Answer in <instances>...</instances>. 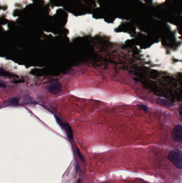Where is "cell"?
Here are the masks:
<instances>
[{"label":"cell","instance_id":"4","mask_svg":"<svg viewBox=\"0 0 182 183\" xmlns=\"http://www.w3.org/2000/svg\"><path fill=\"white\" fill-rule=\"evenodd\" d=\"M63 128L65 129L68 138L70 140H72L73 138V131H72V129L71 128L70 125L67 123H64Z\"/></svg>","mask_w":182,"mask_h":183},{"label":"cell","instance_id":"11","mask_svg":"<svg viewBox=\"0 0 182 183\" xmlns=\"http://www.w3.org/2000/svg\"><path fill=\"white\" fill-rule=\"evenodd\" d=\"M5 85L2 83H0V87H5Z\"/></svg>","mask_w":182,"mask_h":183},{"label":"cell","instance_id":"8","mask_svg":"<svg viewBox=\"0 0 182 183\" xmlns=\"http://www.w3.org/2000/svg\"><path fill=\"white\" fill-rule=\"evenodd\" d=\"M55 118H56V121L57 122V123H58V124L60 125V126H61L62 127V128H63V126H64V123L62 122V120L58 117V116H55Z\"/></svg>","mask_w":182,"mask_h":183},{"label":"cell","instance_id":"1","mask_svg":"<svg viewBox=\"0 0 182 183\" xmlns=\"http://www.w3.org/2000/svg\"><path fill=\"white\" fill-rule=\"evenodd\" d=\"M168 158L176 168L182 169V152L180 150H171L168 154Z\"/></svg>","mask_w":182,"mask_h":183},{"label":"cell","instance_id":"5","mask_svg":"<svg viewBox=\"0 0 182 183\" xmlns=\"http://www.w3.org/2000/svg\"><path fill=\"white\" fill-rule=\"evenodd\" d=\"M157 102L159 104L165 107H170L173 105V104L170 101L163 99H157Z\"/></svg>","mask_w":182,"mask_h":183},{"label":"cell","instance_id":"10","mask_svg":"<svg viewBox=\"0 0 182 183\" xmlns=\"http://www.w3.org/2000/svg\"><path fill=\"white\" fill-rule=\"evenodd\" d=\"M77 152H78V155H79V157H80V158H81L82 161H84V159H83V157L82 155H81V153H80V152L79 151V150H77Z\"/></svg>","mask_w":182,"mask_h":183},{"label":"cell","instance_id":"7","mask_svg":"<svg viewBox=\"0 0 182 183\" xmlns=\"http://www.w3.org/2000/svg\"><path fill=\"white\" fill-rule=\"evenodd\" d=\"M18 101H19V100L17 98H14L11 99L9 100V103H10V104H17Z\"/></svg>","mask_w":182,"mask_h":183},{"label":"cell","instance_id":"9","mask_svg":"<svg viewBox=\"0 0 182 183\" xmlns=\"http://www.w3.org/2000/svg\"><path fill=\"white\" fill-rule=\"evenodd\" d=\"M139 108L140 109H141L143 111H147V107L144 105H139Z\"/></svg>","mask_w":182,"mask_h":183},{"label":"cell","instance_id":"2","mask_svg":"<svg viewBox=\"0 0 182 183\" xmlns=\"http://www.w3.org/2000/svg\"><path fill=\"white\" fill-rule=\"evenodd\" d=\"M62 84L57 80H54L48 85V89L52 94H57L62 91Z\"/></svg>","mask_w":182,"mask_h":183},{"label":"cell","instance_id":"6","mask_svg":"<svg viewBox=\"0 0 182 183\" xmlns=\"http://www.w3.org/2000/svg\"><path fill=\"white\" fill-rule=\"evenodd\" d=\"M0 75H2V76H9L10 73L8 72V71L4 70L2 69H0Z\"/></svg>","mask_w":182,"mask_h":183},{"label":"cell","instance_id":"3","mask_svg":"<svg viewBox=\"0 0 182 183\" xmlns=\"http://www.w3.org/2000/svg\"><path fill=\"white\" fill-rule=\"evenodd\" d=\"M171 137L174 142L177 143L182 142V128L181 125H177L174 128L171 133Z\"/></svg>","mask_w":182,"mask_h":183}]
</instances>
